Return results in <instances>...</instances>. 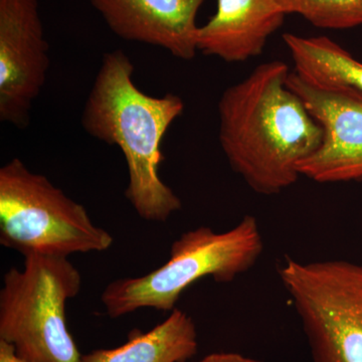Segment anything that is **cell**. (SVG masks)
Wrapping results in <instances>:
<instances>
[{
  "label": "cell",
  "instance_id": "277c9868",
  "mask_svg": "<svg viewBox=\"0 0 362 362\" xmlns=\"http://www.w3.org/2000/svg\"><path fill=\"white\" fill-rule=\"evenodd\" d=\"M80 271L66 257L30 255L11 267L0 290V340L28 362H80L66 326V305L78 296Z\"/></svg>",
  "mask_w": 362,
  "mask_h": 362
},
{
  "label": "cell",
  "instance_id": "8992f818",
  "mask_svg": "<svg viewBox=\"0 0 362 362\" xmlns=\"http://www.w3.org/2000/svg\"><path fill=\"white\" fill-rule=\"evenodd\" d=\"M279 276L314 362H362V265L288 258Z\"/></svg>",
  "mask_w": 362,
  "mask_h": 362
},
{
  "label": "cell",
  "instance_id": "30bf717a",
  "mask_svg": "<svg viewBox=\"0 0 362 362\" xmlns=\"http://www.w3.org/2000/svg\"><path fill=\"white\" fill-rule=\"evenodd\" d=\"M286 16L275 0H216V13L199 26L197 51L228 63L256 58Z\"/></svg>",
  "mask_w": 362,
  "mask_h": 362
},
{
  "label": "cell",
  "instance_id": "7a4b0ae2",
  "mask_svg": "<svg viewBox=\"0 0 362 362\" xmlns=\"http://www.w3.org/2000/svg\"><path fill=\"white\" fill-rule=\"evenodd\" d=\"M134 71L121 49L105 54L81 122L88 134L122 151L129 175L125 197L138 216L164 223L180 211L182 202L159 175L161 142L185 103L173 94H145L133 81Z\"/></svg>",
  "mask_w": 362,
  "mask_h": 362
},
{
  "label": "cell",
  "instance_id": "9a60e30c",
  "mask_svg": "<svg viewBox=\"0 0 362 362\" xmlns=\"http://www.w3.org/2000/svg\"><path fill=\"white\" fill-rule=\"evenodd\" d=\"M0 362H28L16 356L13 345L0 340Z\"/></svg>",
  "mask_w": 362,
  "mask_h": 362
},
{
  "label": "cell",
  "instance_id": "3957f363",
  "mask_svg": "<svg viewBox=\"0 0 362 362\" xmlns=\"http://www.w3.org/2000/svg\"><path fill=\"white\" fill-rule=\"evenodd\" d=\"M264 252L258 221L245 216L223 233L199 226L173 243L163 265L146 275L109 283L101 295L107 315L119 318L143 308L173 311L182 293L202 279L230 283L251 270Z\"/></svg>",
  "mask_w": 362,
  "mask_h": 362
},
{
  "label": "cell",
  "instance_id": "5bb4252c",
  "mask_svg": "<svg viewBox=\"0 0 362 362\" xmlns=\"http://www.w3.org/2000/svg\"><path fill=\"white\" fill-rule=\"evenodd\" d=\"M199 362H263L252 357L243 356L235 352H216L211 354Z\"/></svg>",
  "mask_w": 362,
  "mask_h": 362
},
{
  "label": "cell",
  "instance_id": "4fadbf2b",
  "mask_svg": "<svg viewBox=\"0 0 362 362\" xmlns=\"http://www.w3.org/2000/svg\"><path fill=\"white\" fill-rule=\"evenodd\" d=\"M286 14H299L316 28L347 30L362 25V0H275Z\"/></svg>",
  "mask_w": 362,
  "mask_h": 362
},
{
  "label": "cell",
  "instance_id": "8fae6325",
  "mask_svg": "<svg viewBox=\"0 0 362 362\" xmlns=\"http://www.w3.org/2000/svg\"><path fill=\"white\" fill-rule=\"evenodd\" d=\"M199 349L192 317L175 308L153 329L130 333L127 342L110 349L82 354L80 362H187Z\"/></svg>",
  "mask_w": 362,
  "mask_h": 362
},
{
  "label": "cell",
  "instance_id": "ba28073f",
  "mask_svg": "<svg viewBox=\"0 0 362 362\" xmlns=\"http://www.w3.org/2000/svg\"><path fill=\"white\" fill-rule=\"evenodd\" d=\"M49 68L39 0H0V120L23 129Z\"/></svg>",
  "mask_w": 362,
  "mask_h": 362
},
{
  "label": "cell",
  "instance_id": "6da1fadb",
  "mask_svg": "<svg viewBox=\"0 0 362 362\" xmlns=\"http://www.w3.org/2000/svg\"><path fill=\"white\" fill-rule=\"evenodd\" d=\"M290 73L284 62H267L226 88L218 101L223 154L259 194H279L295 185L300 164L322 142V128L288 87Z\"/></svg>",
  "mask_w": 362,
  "mask_h": 362
},
{
  "label": "cell",
  "instance_id": "5b68a950",
  "mask_svg": "<svg viewBox=\"0 0 362 362\" xmlns=\"http://www.w3.org/2000/svg\"><path fill=\"white\" fill-rule=\"evenodd\" d=\"M114 239L82 204L21 159L0 168V244L23 256L108 251Z\"/></svg>",
  "mask_w": 362,
  "mask_h": 362
},
{
  "label": "cell",
  "instance_id": "9c48e42d",
  "mask_svg": "<svg viewBox=\"0 0 362 362\" xmlns=\"http://www.w3.org/2000/svg\"><path fill=\"white\" fill-rule=\"evenodd\" d=\"M111 32L189 61L197 52V14L206 0H89Z\"/></svg>",
  "mask_w": 362,
  "mask_h": 362
},
{
  "label": "cell",
  "instance_id": "52a82bcc",
  "mask_svg": "<svg viewBox=\"0 0 362 362\" xmlns=\"http://www.w3.org/2000/svg\"><path fill=\"white\" fill-rule=\"evenodd\" d=\"M287 85L323 130L319 148L298 168L300 175L319 183L362 180L361 90L315 84L295 71Z\"/></svg>",
  "mask_w": 362,
  "mask_h": 362
},
{
  "label": "cell",
  "instance_id": "7c38bea8",
  "mask_svg": "<svg viewBox=\"0 0 362 362\" xmlns=\"http://www.w3.org/2000/svg\"><path fill=\"white\" fill-rule=\"evenodd\" d=\"M283 40L301 77L315 84L351 86L362 92L361 62L330 37L285 33Z\"/></svg>",
  "mask_w": 362,
  "mask_h": 362
}]
</instances>
